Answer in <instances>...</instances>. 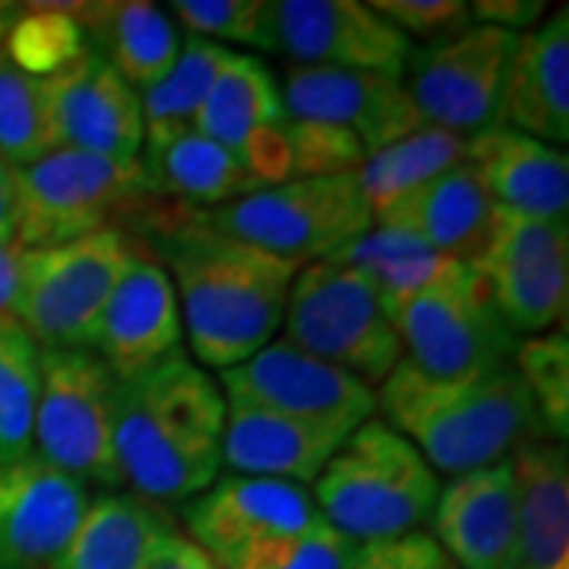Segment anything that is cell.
I'll return each mask as SVG.
<instances>
[{
  "label": "cell",
  "instance_id": "1",
  "mask_svg": "<svg viewBox=\"0 0 569 569\" xmlns=\"http://www.w3.org/2000/svg\"><path fill=\"white\" fill-rule=\"evenodd\" d=\"M127 234L168 272L183 339L203 370L244 365L279 336L298 263L234 241L206 222L200 209L162 197Z\"/></svg>",
  "mask_w": 569,
  "mask_h": 569
},
{
  "label": "cell",
  "instance_id": "2",
  "mask_svg": "<svg viewBox=\"0 0 569 569\" xmlns=\"http://www.w3.org/2000/svg\"><path fill=\"white\" fill-rule=\"evenodd\" d=\"M228 402L216 377L183 351L118 383L114 449L123 485L164 507L190 503L222 475Z\"/></svg>",
  "mask_w": 569,
  "mask_h": 569
},
{
  "label": "cell",
  "instance_id": "3",
  "mask_svg": "<svg viewBox=\"0 0 569 569\" xmlns=\"http://www.w3.org/2000/svg\"><path fill=\"white\" fill-rule=\"evenodd\" d=\"M377 411L425 456L427 466L449 478L548 440L512 365L466 380H437L402 358L377 387Z\"/></svg>",
  "mask_w": 569,
  "mask_h": 569
},
{
  "label": "cell",
  "instance_id": "4",
  "mask_svg": "<svg viewBox=\"0 0 569 569\" xmlns=\"http://www.w3.org/2000/svg\"><path fill=\"white\" fill-rule=\"evenodd\" d=\"M440 493V475L383 418L358 427L313 481L310 500L355 545L421 531Z\"/></svg>",
  "mask_w": 569,
  "mask_h": 569
},
{
  "label": "cell",
  "instance_id": "5",
  "mask_svg": "<svg viewBox=\"0 0 569 569\" xmlns=\"http://www.w3.org/2000/svg\"><path fill=\"white\" fill-rule=\"evenodd\" d=\"M17 178V247H54L121 228L123 234L152 206L140 159H108L80 149H54L13 168Z\"/></svg>",
  "mask_w": 569,
  "mask_h": 569
},
{
  "label": "cell",
  "instance_id": "6",
  "mask_svg": "<svg viewBox=\"0 0 569 569\" xmlns=\"http://www.w3.org/2000/svg\"><path fill=\"white\" fill-rule=\"evenodd\" d=\"M137 253L121 228L77 241L20 250V291L13 320L39 348L92 351L102 310Z\"/></svg>",
  "mask_w": 569,
  "mask_h": 569
},
{
  "label": "cell",
  "instance_id": "7",
  "mask_svg": "<svg viewBox=\"0 0 569 569\" xmlns=\"http://www.w3.org/2000/svg\"><path fill=\"white\" fill-rule=\"evenodd\" d=\"M284 342L377 389L406 358L387 301L361 272L339 263L298 269L282 317Z\"/></svg>",
  "mask_w": 569,
  "mask_h": 569
},
{
  "label": "cell",
  "instance_id": "8",
  "mask_svg": "<svg viewBox=\"0 0 569 569\" xmlns=\"http://www.w3.org/2000/svg\"><path fill=\"white\" fill-rule=\"evenodd\" d=\"M406 361L437 380H466L512 365L519 336L468 263H452L421 291L387 305Z\"/></svg>",
  "mask_w": 569,
  "mask_h": 569
},
{
  "label": "cell",
  "instance_id": "9",
  "mask_svg": "<svg viewBox=\"0 0 569 569\" xmlns=\"http://www.w3.org/2000/svg\"><path fill=\"white\" fill-rule=\"evenodd\" d=\"M203 212V209H200ZM216 231L288 263H323L373 224L355 174L298 178L203 212Z\"/></svg>",
  "mask_w": 569,
  "mask_h": 569
},
{
  "label": "cell",
  "instance_id": "10",
  "mask_svg": "<svg viewBox=\"0 0 569 569\" xmlns=\"http://www.w3.org/2000/svg\"><path fill=\"white\" fill-rule=\"evenodd\" d=\"M118 380L96 351L41 348V389L32 452L92 488L123 485L118 449Z\"/></svg>",
  "mask_w": 569,
  "mask_h": 569
},
{
  "label": "cell",
  "instance_id": "11",
  "mask_svg": "<svg viewBox=\"0 0 569 569\" xmlns=\"http://www.w3.org/2000/svg\"><path fill=\"white\" fill-rule=\"evenodd\" d=\"M516 41V32L471 22L452 39L411 51L402 86L421 127L466 140L497 127Z\"/></svg>",
  "mask_w": 569,
  "mask_h": 569
},
{
  "label": "cell",
  "instance_id": "12",
  "mask_svg": "<svg viewBox=\"0 0 569 569\" xmlns=\"http://www.w3.org/2000/svg\"><path fill=\"white\" fill-rule=\"evenodd\" d=\"M228 406L284 411L310 421L361 427L377 415V389L284 339H272L244 365L219 373Z\"/></svg>",
  "mask_w": 569,
  "mask_h": 569
},
{
  "label": "cell",
  "instance_id": "13",
  "mask_svg": "<svg viewBox=\"0 0 569 569\" xmlns=\"http://www.w3.org/2000/svg\"><path fill=\"white\" fill-rule=\"evenodd\" d=\"M276 54L298 67L367 70L402 80L415 44L361 0H269Z\"/></svg>",
  "mask_w": 569,
  "mask_h": 569
},
{
  "label": "cell",
  "instance_id": "14",
  "mask_svg": "<svg viewBox=\"0 0 569 569\" xmlns=\"http://www.w3.org/2000/svg\"><path fill=\"white\" fill-rule=\"evenodd\" d=\"M284 123L282 86L272 67L250 51H231L197 118V133L224 146L257 181L272 187L288 181Z\"/></svg>",
  "mask_w": 569,
  "mask_h": 569
},
{
  "label": "cell",
  "instance_id": "15",
  "mask_svg": "<svg viewBox=\"0 0 569 569\" xmlns=\"http://www.w3.org/2000/svg\"><path fill=\"white\" fill-rule=\"evenodd\" d=\"M320 519L310 490L272 478L219 475L209 488L183 503L187 538L219 563L228 567L244 550L305 531Z\"/></svg>",
  "mask_w": 569,
  "mask_h": 569
},
{
  "label": "cell",
  "instance_id": "16",
  "mask_svg": "<svg viewBox=\"0 0 569 569\" xmlns=\"http://www.w3.org/2000/svg\"><path fill=\"white\" fill-rule=\"evenodd\" d=\"M282 102L295 121L332 123L355 133L367 156L421 127L402 80L387 73L288 63Z\"/></svg>",
  "mask_w": 569,
  "mask_h": 569
},
{
  "label": "cell",
  "instance_id": "17",
  "mask_svg": "<svg viewBox=\"0 0 569 569\" xmlns=\"http://www.w3.org/2000/svg\"><path fill=\"white\" fill-rule=\"evenodd\" d=\"M89 500L36 452L0 462V569H54Z\"/></svg>",
  "mask_w": 569,
  "mask_h": 569
},
{
  "label": "cell",
  "instance_id": "18",
  "mask_svg": "<svg viewBox=\"0 0 569 569\" xmlns=\"http://www.w3.org/2000/svg\"><path fill=\"white\" fill-rule=\"evenodd\" d=\"M58 149H80L108 159H140V96L86 48L73 63L41 80Z\"/></svg>",
  "mask_w": 569,
  "mask_h": 569
},
{
  "label": "cell",
  "instance_id": "19",
  "mask_svg": "<svg viewBox=\"0 0 569 569\" xmlns=\"http://www.w3.org/2000/svg\"><path fill=\"white\" fill-rule=\"evenodd\" d=\"M181 346L183 323L174 284L162 266L137 244L133 260L104 305L92 351L118 383H130L174 358L183 351Z\"/></svg>",
  "mask_w": 569,
  "mask_h": 569
},
{
  "label": "cell",
  "instance_id": "20",
  "mask_svg": "<svg viewBox=\"0 0 569 569\" xmlns=\"http://www.w3.org/2000/svg\"><path fill=\"white\" fill-rule=\"evenodd\" d=\"M430 526L459 569H507L516 538L512 456L440 485Z\"/></svg>",
  "mask_w": 569,
  "mask_h": 569
},
{
  "label": "cell",
  "instance_id": "21",
  "mask_svg": "<svg viewBox=\"0 0 569 569\" xmlns=\"http://www.w3.org/2000/svg\"><path fill=\"white\" fill-rule=\"evenodd\" d=\"M358 427L310 421L284 411L228 406L222 462L231 475L272 478L288 485H313L326 462Z\"/></svg>",
  "mask_w": 569,
  "mask_h": 569
},
{
  "label": "cell",
  "instance_id": "22",
  "mask_svg": "<svg viewBox=\"0 0 569 569\" xmlns=\"http://www.w3.org/2000/svg\"><path fill=\"white\" fill-rule=\"evenodd\" d=\"M500 123L563 149L569 142V13L560 7L516 41Z\"/></svg>",
  "mask_w": 569,
  "mask_h": 569
},
{
  "label": "cell",
  "instance_id": "23",
  "mask_svg": "<svg viewBox=\"0 0 569 569\" xmlns=\"http://www.w3.org/2000/svg\"><path fill=\"white\" fill-rule=\"evenodd\" d=\"M86 32L89 48L137 96L168 77L181 54V32L159 3L149 0H70L51 3Z\"/></svg>",
  "mask_w": 569,
  "mask_h": 569
},
{
  "label": "cell",
  "instance_id": "24",
  "mask_svg": "<svg viewBox=\"0 0 569 569\" xmlns=\"http://www.w3.org/2000/svg\"><path fill=\"white\" fill-rule=\"evenodd\" d=\"M468 162L478 168L490 200L538 219H567L569 156L512 127H490L468 140Z\"/></svg>",
  "mask_w": 569,
  "mask_h": 569
},
{
  "label": "cell",
  "instance_id": "25",
  "mask_svg": "<svg viewBox=\"0 0 569 569\" xmlns=\"http://www.w3.org/2000/svg\"><path fill=\"white\" fill-rule=\"evenodd\" d=\"M516 538L507 569H569L567 443L535 440L512 452Z\"/></svg>",
  "mask_w": 569,
  "mask_h": 569
},
{
  "label": "cell",
  "instance_id": "26",
  "mask_svg": "<svg viewBox=\"0 0 569 569\" xmlns=\"http://www.w3.org/2000/svg\"><path fill=\"white\" fill-rule=\"evenodd\" d=\"M493 206L478 168L466 159L373 216V224L406 228L440 257L471 263L485 247Z\"/></svg>",
  "mask_w": 569,
  "mask_h": 569
},
{
  "label": "cell",
  "instance_id": "27",
  "mask_svg": "<svg viewBox=\"0 0 569 569\" xmlns=\"http://www.w3.org/2000/svg\"><path fill=\"white\" fill-rule=\"evenodd\" d=\"M171 529L162 507L111 490L89 500L54 569H146Z\"/></svg>",
  "mask_w": 569,
  "mask_h": 569
},
{
  "label": "cell",
  "instance_id": "28",
  "mask_svg": "<svg viewBox=\"0 0 569 569\" xmlns=\"http://www.w3.org/2000/svg\"><path fill=\"white\" fill-rule=\"evenodd\" d=\"M140 162L156 197L203 212L234 203L263 187L224 146L197 130L168 142L159 152L140 156Z\"/></svg>",
  "mask_w": 569,
  "mask_h": 569
},
{
  "label": "cell",
  "instance_id": "29",
  "mask_svg": "<svg viewBox=\"0 0 569 569\" xmlns=\"http://www.w3.org/2000/svg\"><path fill=\"white\" fill-rule=\"evenodd\" d=\"M228 48L216 41L187 36L181 41V54L168 70L162 82L140 92L142 111V152H159L168 142L181 140L197 130V118L203 111L209 89L228 61Z\"/></svg>",
  "mask_w": 569,
  "mask_h": 569
},
{
  "label": "cell",
  "instance_id": "30",
  "mask_svg": "<svg viewBox=\"0 0 569 569\" xmlns=\"http://www.w3.org/2000/svg\"><path fill=\"white\" fill-rule=\"evenodd\" d=\"M466 137L437 130V127H418L402 140L370 152L365 164L358 168L355 181L370 206V216H380L389 206L406 200L421 183L433 181L437 174H443L452 164L466 162Z\"/></svg>",
  "mask_w": 569,
  "mask_h": 569
},
{
  "label": "cell",
  "instance_id": "31",
  "mask_svg": "<svg viewBox=\"0 0 569 569\" xmlns=\"http://www.w3.org/2000/svg\"><path fill=\"white\" fill-rule=\"evenodd\" d=\"M326 263H339L361 272L367 282L380 291V298L392 305L408 295L437 282L456 260L440 257L437 250L396 224H370L358 241L332 253Z\"/></svg>",
  "mask_w": 569,
  "mask_h": 569
},
{
  "label": "cell",
  "instance_id": "32",
  "mask_svg": "<svg viewBox=\"0 0 569 569\" xmlns=\"http://www.w3.org/2000/svg\"><path fill=\"white\" fill-rule=\"evenodd\" d=\"M481 279L488 284L493 307L500 310V317L519 339L567 329L569 257L493 272Z\"/></svg>",
  "mask_w": 569,
  "mask_h": 569
},
{
  "label": "cell",
  "instance_id": "33",
  "mask_svg": "<svg viewBox=\"0 0 569 569\" xmlns=\"http://www.w3.org/2000/svg\"><path fill=\"white\" fill-rule=\"evenodd\" d=\"M41 348L17 320H0V462L32 452Z\"/></svg>",
  "mask_w": 569,
  "mask_h": 569
},
{
  "label": "cell",
  "instance_id": "34",
  "mask_svg": "<svg viewBox=\"0 0 569 569\" xmlns=\"http://www.w3.org/2000/svg\"><path fill=\"white\" fill-rule=\"evenodd\" d=\"M58 149L41 80L26 77L7 54L0 58V159L13 168L32 164Z\"/></svg>",
  "mask_w": 569,
  "mask_h": 569
},
{
  "label": "cell",
  "instance_id": "35",
  "mask_svg": "<svg viewBox=\"0 0 569 569\" xmlns=\"http://www.w3.org/2000/svg\"><path fill=\"white\" fill-rule=\"evenodd\" d=\"M512 370L529 392L548 440L563 443L569 430V342L567 329L519 339Z\"/></svg>",
  "mask_w": 569,
  "mask_h": 569
},
{
  "label": "cell",
  "instance_id": "36",
  "mask_svg": "<svg viewBox=\"0 0 569 569\" xmlns=\"http://www.w3.org/2000/svg\"><path fill=\"white\" fill-rule=\"evenodd\" d=\"M89 48L86 32L51 3H22L7 36V61L32 80H48Z\"/></svg>",
  "mask_w": 569,
  "mask_h": 569
},
{
  "label": "cell",
  "instance_id": "37",
  "mask_svg": "<svg viewBox=\"0 0 569 569\" xmlns=\"http://www.w3.org/2000/svg\"><path fill=\"white\" fill-rule=\"evenodd\" d=\"M190 36L216 41L228 51H276L269 0H174L168 7Z\"/></svg>",
  "mask_w": 569,
  "mask_h": 569
},
{
  "label": "cell",
  "instance_id": "38",
  "mask_svg": "<svg viewBox=\"0 0 569 569\" xmlns=\"http://www.w3.org/2000/svg\"><path fill=\"white\" fill-rule=\"evenodd\" d=\"M358 545L336 531L323 516L305 531L272 538L266 545L244 550L222 569H348Z\"/></svg>",
  "mask_w": 569,
  "mask_h": 569
},
{
  "label": "cell",
  "instance_id": "39",
  "mask_svg": "<svg viewBox=\"0 0 569 569\" xmlns=\"http://www.w3.org/2000/svg\"><path fill=\"white\" fill-rule=\"evenodd\" d=\"M284 140H288V181L358 174V168L367 159L361 140L332 123L288 118Z\"/></svg>",
  "mask_w": 569,
  "mask_h": 569
},
{
  "label": "cell",
  "instance_id": "40",
  "mask_svg": "<svg viewBox=\"0 0 569 569\" xmlns=\"http://www.w3.org/2000/svg\"><path fill=\"white\" fill-rule=\"evenodd\" d=\"M370 10L421 48L440 44L471 26L466 0H370Z\"/></svg>",
  "mask_w": 569,
  "mask_h": 569
},
{
  "label": "cell",
  "instance_id": "41",
  "mask_svg": "<svg viewBox=\"0 0 569 569\" xmlns=\"http://www.w3.org/2000/svg\"><path fill=\"white\" fill-rule=\"evenodd\" d=\"M348 569H459L430 531H408L387 541L358 545Z\"/></svg>",
  "mask_w": 569,
  "mask_h": 569
},
{
  "label": "cell",
  "instance_id": "42",
  "mask_svg": "<svg viewBox=\"0 0 569 569\" xmlns=\"http://www.w3.org/2000/svg\"><path fill=\"white\" fill-rule=\"evenodd\" d=\"M468 13L478 26H493V29L522 36L545 20L548 3L545 0H478V3H468Z\"/></svg>",
  "mask_w": 569,
  "mask_h": 569
},
{
  "label": "cell",
  "instance_id": "43",
  "mask_svg": "<svg viewBox=\"0 0 569 569\" xmlns=\"http://www.w3.org/2000/svg\"><path fill=\"white\" fill-rule=\"evenodd\" d=\"M146 569H222L197 541H190L183 531L171 529L156 548Z\"/></svg>",
  "mask_w": 569,
  "mask_h": 569
},
{
  "label": "cell",
  "instance_id": "44",
  "mask_svg": "<svg viewBox=\"0 0 569 569\" xmlns=\"http://www.w3.org/2000/svg\"><path fill=\"white\" fill-rule=\"evenodd\" d=\"M0 244L17 247V178L13 164L0 159Z\"/></svg>",
  "mask_w": 569,
  "mask_h": 569
},
{
  "label": "cell",
  "instance_id": "45",
  "mask_svg": "<svg viewBox=\"0 0 569 569\" xmlns=\"http://www.w3.org/2000/svg\"><path fill=\"white\" fill-rule=\"evenodd\" d=\"M20 291V247L0 244V320H13Z\"/></svg>",
  "mask_w": 569,
  "mask_h": 569
},
{
  "label": "cell",
  "instance_id": "46",
  "mask_svg": "<svg viewBox=\"0 0 569 569\" xmlns=\"http://www.w3.org/2000/svg\"><path fill=\"white\" fill-rule=\"evenodd\" d=\"M22 3H10V0H0V58H3V48H7V36L13 29V22L20 17Z\"/></svg>",
  "mask_w": 569,
  "mask_h": 569
}]
</instances>
